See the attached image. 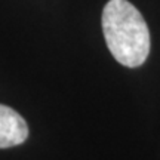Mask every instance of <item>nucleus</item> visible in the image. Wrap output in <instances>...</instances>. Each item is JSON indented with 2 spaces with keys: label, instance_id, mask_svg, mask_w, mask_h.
Masks as SVG:
<instances>
[{
  "label": "nucleus",
  "instance_id": "f257e3e1",
  "mask_svg": "<svg viewBox=\"0 0 160 160\" xmlns=\"http://www.w3.org/2000/svg\"><path fill=\"white\" fill-rule=\"evenodd\" d=\"M102 31L117 62L135 68L150 53V30L141 12L128 0H110L102 11Z\"/></svg>",
  "mask_w": 160,
  "mask_h": 160
},
{
  "label": "nucleus",
  "instance_id": "f03ea898",
  "mask_svg": "<svg viewBox=\"0 0 160 160\" xmlns=\"http://www.w3.org/2000/svg\"><path fill=\"white\" fill-rule=\"evenodd\" d=\"M28 125L13 108L0 104V148H11L25 142Z\"/></svg>",
  "mask_w": 160,
  "mask_h": 160
}]
</instances>
